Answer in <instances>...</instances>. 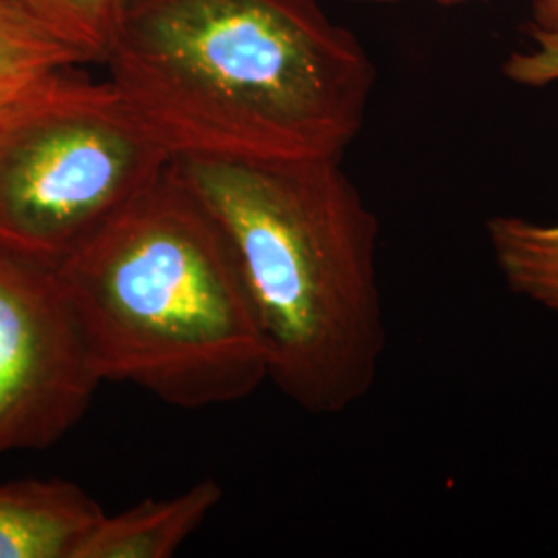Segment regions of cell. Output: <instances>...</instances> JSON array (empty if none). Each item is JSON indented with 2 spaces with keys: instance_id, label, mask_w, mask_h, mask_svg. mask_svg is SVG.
<instances>
[{
  "instance_id": "obj_1",
  "label": "cell",
  "mask_w": 558,
  "mask_h": 558,
  "mask_svg": "<svg viewBox=\"0 0 558 558\" xmlns=\"http://www.w3.org/2000/svg\"><path fill=\"white\" fill-rule=\"evenodd\" d=\"M104 62L174 160H341L375 87L315 0H133Z\"/></svg>"
},
{
  "instance_id": "obj_2",
  "label": "cell",
  "mask_w": 558,
  "mask_h": 558,
  "mask_svg": "<svg viewBox=\"0 0 558 558\" xmlns=\"http://www.w3.org/2000/svg\"><path fill=\"white\" fill-rule=\"evenodd\" d=\"M220 223L259 323L267 379L311 414L364 398L385 352L379 220L341 160H177Z\"/></svg>"
},
{
  "instance_id": "obj_3",
  "label": "cell",
  "mask_w": 558,
  "mask_h": 558,
  "mask_svg": "<svg viewBox=\"0 0 558 558\" xmlns=\"http://www.w3.org/2000/svg\"><path fill=\"white\" fill-rule=\"evenodd\" d=\"M54 269L101 379L182 410L242 401L267 380L230 242L177 160Z\"/></svg>"
},
{
  "instance_id": "obj_4",
  "label": "cell",
  "mask_w": 558,
  "mask_h": 558,
  "mask_svg": "<svg viewBox=\"0 0 558 558\" xmlns=\"http://www.w3.org/2000/svg\"><path fill=\"white\" fill-rule=\"evenodd\" d=\"M71 69L27 83L0 110V248L50 267L174 160L110 81Z\"/></svg>"
},
{
  "instance_id": "obj_5",
  "label": "cell",
  "mask_w": 558,
  "mask_h": 558,
  "mask_svg": "<svg viewBox=\"0 0 558 558\" xmlns=\"http://www.w3.org/2000/svg\"><path fill=\"white\" fill-rule=\"evenodd\" d=\"M101 383L57 269L0 248V458L57 445Z\"/></svg>"
},
{
  "instance_id": "obj_6",
  "label": "cell",
  "mask_w": 558,
  "mask_h": 558,
  "mask_svg": "<svg viewBox=\"0 0 558 558\" xmlns=\"http://www.w3.org/2000/svg\"><path fill=\"white\" fill-rule=\"evenodd\" d=\"M104 511L75 482L0 484V558H75Z\"/></svg>"
},
{
  "instance_id": "obj_7",
  "label": "cell",
  "mask_w": 558,
  "mask_h": 558,
  "mask_svg": "<svg viewBox=\"0 0 558 558\" xmlns=\"http://www.w3.org/2000/svg\"><path fill=\"white\" fill-rule=\"evenodd\" d=\"M223 490L214 478H205L168 499H147L101 515L81 539L75 558H170L191 538L214 509Z\"/></svg>"
},
{
  "instance_id": "obj_8",
  "label": "cell",
  "mask_w": 558,
  "mask_h": 558,
  "mask_svg": "<svg viewBox=\"0 0 558 558\" xmlns=\"http://www.w3.org/2000/svg\"><path fill=\"white\" fill-rule=\"evenodd\" d=\"M486 234L507 286L558 313V223L497 216L486 221Z\"/></svg>"
},
{
  "instance_id": "obj_9",
  "label": "cell",
  "mask_w": 558,
  "mask_h": 558,
  "mask_svg": "<svg viewBox=\"0 0 558 558\" xmlns=\"http://www.w3.org/2000/svg\"><path fill=\"white\" fill-rule=\"evenodd\" d=\"M83 62H104L133 0H13Z\"/></svg>"
},
{
  "instance_id": "obj_10",
  "label": "cell",
  "mask_w": 558,
  "mask_h": 558,
  "mask_svg": "<svg viewBox=\"0 0 558 558\" xmlns=\"http://www.w3.org/2000/svg\"><path fill=\"white\" fill-rule=\"evenodd\" d=\"M83 64L13 0H0V83L40 77Z\"/></svg>"
},
{
  "instance_id": "obj_11",
  "label": "cell",
  "mask_w": 558,
  "mask_h": 558,
  "mask_svg": "<svg viewBox=\"0 0 558 558\" xmlns=\"http://www.w3.org/2000/svg\"><path fill=\"white\" fill-rule=\"evenodd\" d=\"M536 48L515 54L505 64V73L521 85H548L558 81V34L536 32Z\"/></svg>"
},
{
  "instance_id": "obj_12",
  "label": "cell",
  "mask_w": 558,
  "mask_h": 558,
  "mask_svg": "<svg viewBox=\"0 0 558 558\" xmlns=\"http://www.w3.org/2000/svg\"><path fill=\"white\" fill-rule=\"evenodd\" d=\"M536 32L558 34V0H534Z\"/></svg>"
},
{
  "instance_id": "obj_13",
  "label": "cell",
  "mask_w": 558,
  "mask_h": 558,
  "mask_svg": "<svg viewBox=\"0 0 558 558\" xmlns=\"http://www.w3.org/2000/svg\"><path fill=\"white\" fill-rule=\"evenodd\" d=\"M34 80H38V77H34ZM34 80L4 81V83H0V110L17 96L27 83H32Z\"/></svg>"
},
{
  "instance_id": "obj_14",
  "label": "cell",
  "mask_w": 558,
  "mask_h": 558,
  "mask_svg": "<svg viewBox=\"0 0 558 558\" xmlns=\"http://www.w3.org/2000/svg\"><path fill=\"white\" fill-rule=\"evenodd\" d=\"M352 2H377V4H385V2H408V0H352ZM426 2H437V4H458L463 0H426Z\"/></svg>"
}]
</instances>
